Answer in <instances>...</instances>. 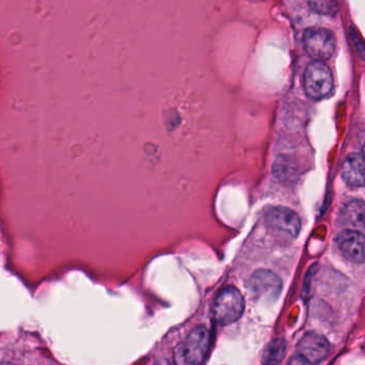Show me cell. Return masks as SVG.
I'll use <instances>...</instances> for the list:
<instances>
[{
    "label": "cell",
    "mask_w": 365,
    "mask_h": 365,
    "mask_svg": "<svg viewBox=\"0 0 365 365\" xmlns=\"http://www.w3.org/2000/svg\"><path fill=\"white\" fill-rule=\"evenodd\" d=\"M289 365H313L308 361V360L302 358V356H295V357L292 358L291 361H289Z\"/></svg>",
    "instance_id": "obj_13"
},
{
    "label": "cell",
    "mask_w": 365,
    "mask_h": 365,
    "mask_svg": "<svg viewBox=\"0 0 365 365\" xmlns=\"http://www.w3.org/2000/svg\"><path fill=\"white\" fill-rule=\"evenodd\" d=\"M302 40L307 53L317 61L330 59L336 51V36L326 28H308Z\"/></svg>",
    "instance_id": "obj_5"
},
{
    "label": "cell",
    "mask_w": 365,
    "mask_h": 365,
    "mask_svg": "<svg viewBox=\"0 0 365 365\" xmlns=\"http://www.w3.org/2000/svg\"><path fill=\"white\" fill-rule=\"evenodd\" d=\"M0 365H13L12 364H10V362H1Z\"/></svg>",
    "instance_id": "obj_16"
},
{
    "label": "cell",
    "mask_w": 365,
    "mask_h": 365,
    "mask_svg": "<svg viewBox=\"0 0 365 365\" xmlns=\"http://www.w3.org/2000/svg\"><path fill=\"white\" fill-rule=\"evenodd\" d=\"M360 145H361L362 155L365 158V133L360 137Z\"/></svg>",
    "instance_id": "obj_14"
},
{
    "label": "cell",
    "mask_w": 365,
    "mask_h": 365,
    "mask_svg": "<svg viewBox=\"0 0 365 365\" xmlns=\"http://www.w3.org/2000/svg\"><path fill=\"white\" fill-rule=\"evenodd\" d=\"M245 310V299L236 287L221 289L212 304V317L221 326L231 325L240 319Z\"/></svg>",
    "instance_id": "obj_3"
},
{
    "label": "cell",
    "mask_w": 365,
    "mask_h": 365,
    "mask_svg": "<svg viewBox=\"0 0 365 365\" xmlns=\"http://www.w3.org/2000/svg\"><path fill=\"white\" fill-rule=\"evenodd\" d=\"M249 287L257 297L277 298L282 289V280L270 270H257L251 277Z\"/></svg>",
    "instance_id": "obj_8"
},
{
    "label": "cell",
    "mask_w": 365,
    "mask_h": 365,
    "mask_svg": "<svg viewBox=\"0 0 365 365\" xmlns=\"http://www.w3.org/2000/svg\"><path fill=\"white\" fill-rule=\"evenodd\" d=\"M210 345V332L205 326L193 328L184 343L175 349L177 365H202Z\"/></svg>",
    "instance_id": "obj_1"
},
{
    "label": "cell",
    "mask_w": 365,
    "mask_h": 365,
    "mask_svg": "<svg viewBox=\"0 0 365 365\" xmlns=\"http://www.w3.org/2000/svg\"><path fill=\"white\" fill-rule=\"evenodd\" d=\"M264 220L267 229L282 240H295L302 230V220L297 212L284 206L269 208Z\"/></svg>",
    "instance_id": "obj_2"
},
{
    "label": "cell",
    "mask_w": 365,
    "mask_h": 365,
    "mask_svg": "<svg viewBox=\"0 0 365 365\" xmlns=\"http://www.w3.org/2000/svg\"><path fill=\"white\" fill-rule=\"evenodd\" d=\"M309 6L313 12L326 16H334L339 12L338 0H309Z\"/></svg>",
    "instance_id": "obj_12"
},
{
    "label": "cell",
    "mask_w": 365,
    "mask_h": 365,
    "mask_svg": "<svg viewBox=\"0 0 365 365\" xmlns=\"http://www.w3.org/2000/svg\"><path fill=\"white\" fill-rule=\"evenodd\" d=\"M297 347L299 356L313 365L321 364L330 351L327 339L317 332H308L304 334Z\"/></svg>",
    "instance_id": "obj_6"
},
{
    "label": "cell",
    "mask_w": 365,
    "mask_h": 365,
    "mask_svg": "<svg viewBox=\"0 0 365 365\" xmlns=\"http://www.w3.org/2000/svg\"><path fill=\"white\" fill-rule=\"evenodd\" d=\"M304 87L307 96L313 100L328 98L334 91V76L329 66L323 61L311 62L304 75Z\"/></svg>",
    "instance_id": "obj_4"
},
{
    "label": "cell",
    "mask_w": 365,
    "mask_h": 365,
    "mask_svg": "<svg viewBox=\"0 0 365 365\" xmlns=\"http://www.w3.org/2000/svg\"><path fill=\"white\" fill-rule=\"evenodd\" d=\"M341 219L349 229L365 232V202L358 199L347 202L341 210Z\"/></svg>",
    "instance_id": "obj_10"
},
{
    "label": "cell",
    "mask_w": 365,
    "mask_h": 365,
    "mask_svg": "<svg viewBox=\"0 0 365 365\" xmlns=\"http://www.w3.org/2000/svg\"><path fill=\"white\" fill-rule=\"evenodd\" d=\"M343 180L351 187L365 186V158L361 154H349L341 170Z\"/></svg>",
    "instance_id": "obj_9"
},
{
    "label": "cell",
    "mask_w": 365,
    "mask_h": 365,
    "mask_svg": "<svg viewBox=\"0 0 365 365\" xmlns=\"http://www.w3.org/2000/svg\"><path fill=\"white\" fill-rule=\"evenodd\" d=\"M336 244L347 259L354 263H365V235L362 232L344 230L339 233Z\"/></svg>",
    "instance_id": "obj_7"
},
{
    "label": "cell",
    "mask_w": 365,
    "mask_h": 365,
    "mask_svg": "<svg viewBox=\"0 0 365 365\" xmlns=\"http://www.w3.org/2000/svg\"><path fill=\"white\" fill-rule=\"evenodd\" d=\"M287 341L284 339H274L264 351L262 365H279L287 354Z\"/></svg>",
    "instance_id": "obj_11"
},
{
    "label": "cell",
    "mask_w": 365,
    "mask_h": 365,
    "mask_svg": "<svg viewBox=\"0 0 365 365\" xmlns=\"http://www.w3.org/2000/svg\"><path fill=\"white\" fill-rule=\"evenodd\" d=\"M154 365H171L170 362L168 361L167 359H164V358H162V359H158V361L155 362V364Z\"/></svg>",
    "instance_id": "obj_15"
}]
</instances>
